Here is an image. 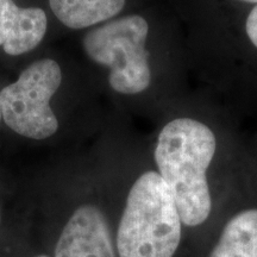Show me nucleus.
<instances>
[{"mask_svg": "<svg viewBox=\"0 0 257 257\" xmlns=\"http://www.w3.org/2000/svg\"><path fill=\"white\" fill-rule=\"evenodd\" d=\"M216 147L211 128L189 118L169 121L160 133L155 149L159 174L172 192L181 221L187 226L202 224L211 213L206 172Z\"/></svg>", "mask_w": 257, "mask_h": 257, "instance_id": "f257e3e1", "label": "nucleus"}, {"mask_svg": "<svg viewBox=\"0 0 257 257\" xmlns=\"http://www.w3.org/2000/svg\"><path fill=\"white\" fill-rule=\"evenodd\" d=\"M181 239V218L161 175H141L127 195L117 232L119 257H173Z\"/></svg>", "mask_w": 257, "mask_h": 257, "instance_id": "f03ea898", "label": "nucleus"}, {"mask_svg": "<svg viewBox=\"0 0 257 257\" xmlns=\"http://www.w3.org/2000/svg\"><path fill=\"white\" fill-rule=\"evenodd\" d=\"M148 32L146 19L133 15L93 29L83 38V49L89 59L110 68L108 80L115 92L137 94L150 85Z\"/></svg>", "mask_w": 257, "mask_h": 257, "instance_id": "7ed1b4c3", "label": "nucleus"}, {"mask_svg": "<svg viewBox=\"0 0 257 257\" xmlns=\"http://www.w3.org/2000/svg\"><path fill=\"white\" fill-rule=\"evenodd\" d=\"M62 81L59 63L36 61L18 80L0 91V111L5 124L21 136L46 140L59 128L50 100Z\"/></svg>", "mask_w": 257, "mask_h": 257, "instance_id": "20e7f679", "label": "nucleus"}, {"mask_svg": "<svg viewBox=\"0 0 257 257\" xmlns=\"http://www.w3.org/2000/svg\"><path fill=\"white\" fill-rule=\"evenodd\" d=\"M55 257H115L110 227L98 207L83 205L74 212L56 244Z\"/></svg>", "mask_w": 257, "mask_h": 257, "instance_id": "39448f33", "label": "nucleus"}, {"mask_svg": "<svg viewBox=\"0 0 257 257\" xmlns=\"http://www.w3.org/2000/svg\"><path fill=\"white\" fill-rule=\"evenodd\" d=\"M48 29L47 15L40 8H21L14 0H0V47L16 56L34 50Z\"/></svg>", "mask_w": 257, "mask_h": 257, "instance_id": "423d86ee", "label": "nucleus"}, {"mask_svg": "<svg viewBox=\"0 0 257 257\" xmlns=\"http://www.w3.org/2000/svg\"><path fill=\"white\" fill-rule=\"evenodd\" d=\"M126 0H49L56 18L69 29H83L117 16Z\"/></svg>", "mask_w": 257, "mask_h": 257, "instance_id": "0eeeda50", "label": "nucleus"}, {"mask_svg": "<svg viewBox=\"0 0 257 257\" xmlns=\"http://www.w3.org/2000/svg\"><path fill=\"white\" fill-rule=\"evenodd\" d=\"M208 257H257V210L234 216Z\"/></svg>", "mask_w": 257, "mask_h": 257, "instance_id": "6e6552de", "label": "nucleus"}, {"mask_svg": "<svg viewBox=\"0 0 257 257\" xmlns=\"http://www.w3.org/2000/svg\"><path fill=\"white\" fill-rule=\"evenodd\" d=\"M246 34H248L249 40L257 48V5L251 10L248 18H246Z\"/></svg>", "mask_w": 257, "mask_h": 257, "instance_id": "1a4fd4ad", "label": "nucleus"}, {"mask_svg": "<svg viewBox=\"0 0 257 257\" xmlns=\"http://www.w3.org/2000/svg\"><path fill=\"white\" fill-rule=\"evenodd\" d=\"M243 2H246V3H253V4H257V0H243Z\"/></svg>", "mask_w": 257, "mask_h": 257, "instance_id": "9d476101", "label": "nucleus"}, {"mask_svg": "<svg viewBox=\"0 0 257 257\" xmlns=\"http://www.w3.org/2000/svg\"><path fill=\"white\" fill-rule=\"evenodd\" d=\"M36 257H49V256H46V255H41V256H36Z\"/></svg>", "mask_w": 257, "mask_h": 257, "instance_id": "9b49d317", "label": "nucleus"}, {"mask_svg": "<svg viewBox=\"0 0 257 257\" xmlns=\"http://www.w3.org/2000/svg\"><path fill=\"white\" fill-rule=\"evenodd\" d=\"M0 119H2V111H0Z\"/></svg>", "mask_w": 257, "mask_h": 257, "instance_id": "f8f14e48", "label": "nucleus"}]
</instances>
